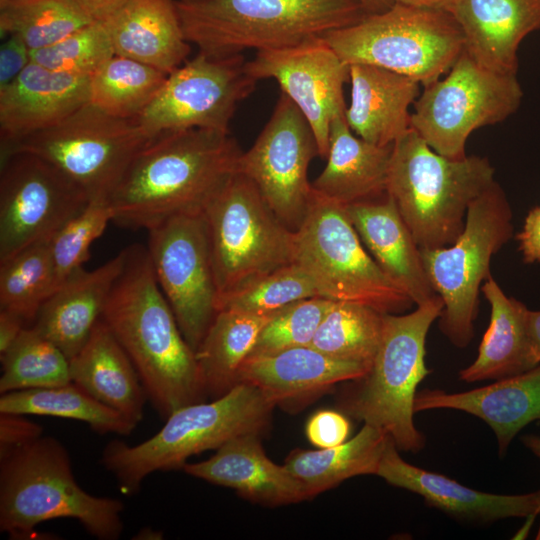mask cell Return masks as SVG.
Returning a JSON list of instances; mask_svg holds the SVG:
<instances>
[{
    "instance_id": "55",
    "label": "cell",
    "mask_w": 540,
    "mask_h": 540,
    "mask_svg": "<svg viewBox=\"0 0 540 540\" xmlns=\"http://www.w3.org/2000/svg\"><path fill=\"white\" fill-rule=\"evenodd\" d=\"M539 515H540V511H539ZM536 539H537V540H540V525H539L538 532H537V534H536Z\"/></svg>"
},
{
    "instance_id": "53",
    "label": "cell",
    "mask_w": 540,
    "mask_h": 540,
    "mask_svg": "<svg viewBox=\"0 0 540 540\" xmlns=\"http://www.w3.org/2000/svg\"><path fill=\"white\" fill-rule=\"evenodd\" d=\"M521 441L533 455L540 459V436L527 434L521 437Z\"/></svg>"
},
{
    "instance_id": "14",
    "label": "cell",
    "mask_w": 540,
    "mask_h": 540,
    "mask_svg": "<svg viewBox=\"0 0 540 540\" xmlns=\"http://www.w3.org/2000/svg\"><path fill=\"white\" fill-rule=\"evenodd\" d=\"M246 62L242 54L213 57L198 52L167 75L136 122L149 137L193 128L229 132L238 104L257 83Z\"/></svg>"
},
{
    "instance_id": "48",
    "label": "cell",
    "mask_w": 540,
    "mask_h": 540,
    "mask_svg": "<svg viewBox=\"0 0 540 540\" xmlns=\"http://www.w3.org/2000/svg\"><path fill=\"white\" fill-rule=\"evenodd\" d=\"M25 327L27 324L22 318L0 310V355L9 349Z\"/></svg>"
},
{
    "instance_id": "13",
    "label": "cell",
    "mask_w": 540,
    "mask_h": 540,
    "mask_svg": "<svg viewBox=\"0 0 540 540\" xmlns=\"http://www.w3.org/2000/svg\"><path fill=\"white\" fill-rule=\"evenodd\" d=\"M522 97L517 74L486 68L464 49L444 78L424 86L411 128L437 153L462 158L468 137L514 114Z\"/></svg>"
},
{
    "instance_id": "33",
    "label": "cell",
    "mask_w": 540,
    "mask_h": 540,
    "mask_svg": "<svg viewBox=\"0 0 540 540\" xmlns=\"http://www.w3.org/2000/svg\"><path fill=\"white\" fill-rule=\"evenodd\" d=\"M389 439L381 429L364 423L353 438L340 445L292 451L284 466L313 497L349 478L376 475Z\"/></svg>"
},
{
    "instance_id": "28",
    "label": "cell",
    "mask_w": 540,
    "mask_h": 540,
    "mask_svg": "<svg viewBox=\"0 0 540 540\" xmlns=\"http://www.w3.org/2000/svg\"><path fill=\"white\" fill-rule=\"evenodd\" d=\"M102 23L115 55L167 75L186 61L191 50L175 0H130Z\"/></svg>"
},
{
    "instance_id": "51",
    "label": "cell",
    "mask_w": 540,
    "mask_h": 540,
    "mask_svg": "<svg viewBox=\"0 0 540 540\" xmlns=\"http://www.w3.org/2000/svg\"><path fill=\"white\" fill-rule=\"evenodd\" d=\"M394 2L415 7L441 9L450 12L456 0H394Z\"/></svg>"
},
{
    "instance_id": "18",
    "label": "cell",
    "mask_w": 540,
    "mask_h": 540,
    "mask_svg": "<svg viewBox=\"0 0 540 540\" xmlns=\"http://www.w3.org/2000/svg\"><path fill=\"white\" fill-rule=\"evenodd\" d=\"M247 72L257 81L274 79L310 124L319 157L326 158L333 120L345 115L344 84L349 65L324 37L304 43L257 51L246 62Z\"/></svg>"
},
{
    "instance_id": "2",
    "label": "cell",
    "mask_w": 540,
    "mask_h": 540,
    "mask_svg": "<svg viewBox=\"0 0 540 540\" xmlns=\"http://www.w3.org/2000/svg\"><path fill=\"white\" fill-rule=\"evenodd\" d=\"M126 261L102 314L136 368L148 400L165 419L206 396L195 351L186 341L142 245Z\"/></svg>"
},
{
    "instance_id": "37",
    "label": "cell",
    "mask_w": 540,
    "mask_h": 540,
    "mask_svg": "<svg viewBox=\"0 0 540 540\" xmlns=\"http://www.w3.org/2000/svg\"><path fill=\"white\" fill-rule=\"evenodd\" d=\"M49 242L35 243L0 261V310L19 316L27 325L34 323L56 287Z\"/></svg>"
},
{
    "instance_id": "4",
    "label": "cell",
    "mask_w": 540,
    "mask_h": 540,
    "mask_svg": "<svg viewBox=\"0 0 540 540\" xmlns=\"http://www.w3.org/2000/svg\"><path fill=\"white\" fill-rule=\"evenodd\" d=\"M123 510L121 500L77 483L68 451L54 437L41 436L0 459V530L11 537L28 538L42 522L71 518L99 540H116Z\"/></svg>"
},
{
    "instance_id": "22",
    "label": "cell",
    "mask_w": 540,
    "mask_h": 540,
    "mask_svg": "<svg viewBox=\"0 0 540 540\" xmlns=\"http://www.w3.org/2000/svg\"><path fill=\"white\" fill-rule=\"evenodd\" d=\"M126 248L93 270L79 268L41 306L34 326L70 360L85 345L101 319L126 261Z\"/></svg>"
},
{
    "instance_id": "36",
    "label": "cell",
    "mask_w": 540,
    "mask_h": 540,
    "mask_svg": "<svg viewBox=\"0 0 540 540\" xmlns=\"http://www.w3.org/2000/svg\"><path fill=\"white\" fill-rule=\"evenodd\" d=\"M383 315L367 305L334 301L311 346L331 357L370 368L381 340Z\"/></svg>"
},
{
    "instance_id": "52",
    "label": "cell",
    "mask_w": 540,
    "mask_h": 540,
    "mask_svg": "<svg viewBox=\"0 0 540 540\" xmlns=\"http://www.w3.org/2000/svg\"><path fill=\"white\" fill-rule=\"evenodd\" d=\"M367 14L386 11L395 2L394 0H358Z\"/></svg>"
},
{
    "instance_id": "40",
    "label": "cell",
    "mask_w": 540,
    "mask_h": 540,
    "mask_svg": "<svg viewBox=\"0 0 540 540\" xmlns=\"http://www.w3.org/2000/svg\"><path fill=\"white\" fill-rule=\"evenodd\" d=\"M314 296H319L314 283L301 267L292 262L221 297L217 302V312L233 309L266 314Z\"/></svg>"
},
{
    "instance_id": "50",
    "label": "cell",
    "mask_w": 540,
    "mask_h": 540,
    "mask_svg": "<svg viewBox=\"0 0 540 540\" xmlns=\"http://www.w3.org/2000/svg\"><path fill=\"white\" fill-rule=\"evenodd\" d=\"M527 327L531 343L540 360V311L528 309Z\"/></svg>"
},
{
    "instance_id": "10",
    "label": "cell",
    "mask_w": 540,
    "mask_h": 540,
    "mask_svg": "<svg viewBox=\"0 0 540 540\" xmlns=\"http://www.w3.org/2000/svg\"><path fill=\"white\" fill-rule=\"evenodd\" d=\"M512 218L507 196L494 180L469 205L464 229L453 244L421 249L430 283L443 301L439 327L457 347L473 339L479 292L491 275L492 257L512 237Z\"/></svg>"
},
{
    "instance_id": "31",
    "label": "cell",
    "mask_w": 540,
    "mask_h": 540,
    "mask_svg": "<svg viewBox=\"0 0 540 540\" xmlns=\"http://www.w3.org/2000/svg\"><path fill=\"white\" fill-rule=\"evenodd\" d=\"M481 291L491 307L490 322L477 357L459 372L460 380H500L540 364L528 333V308L507 296L492 275L483 282Z\"/></svg>"
},
{
    "instance_id": "30",
    "label": "cell",
    "mask_w": 540,
    "mask_h": 540,
    "mask_svg": "<svg viewBox=\"0 0 540 540\" xmlns=\"http://www.w3.org/2000/svg\"><path fill=\"white\" fill-rule=\"evenodd\" d=\"M69 361L72 382L138 425L148 399L146 391L128 354L102 318Z\"/></svg>"
},
{
    "instance_id": "49",
    "label": "cell",
    "mask_w": 540,
    "mask_h": 540,
    "mask_svg": "<svg viewBox=\"0 0 540 540\" xmlns=\"http://www.w3.org/2000/svg\"><path fill=\"white\" fill-rule=\"evenodd\" d=\"M94 21L103 22L130 0H73Z\"/></svg>"
},
{
    "instance_id": "42",
    "label": "cell",
    "mask_w": 540,
    "mask_h": 540,
    "mask_svg": "<svg viewBox=\"0 0 540 540\" xmlns=\"http://www.w3.org/2000/svg\"><path fill=\"white\" fill-rule=\"evenodd\" d=\"M112 218L108 198H93L50 239L55 289L69 275L82 268L90 256L92 243L103 234Z\"/></svg>"
},
{
    "instance_id": "19",
    "label": "cell",
    "mask_w": 540,
    "mask_h": 540,
    "mask_svg": "<svg viewBox=\"0 0 540 540\" xmlns=\"http://www.w3.org/2000/svg\"><path fill=\"white\" fill-rule=\"evenodd\" d=\"M376 475L389 484L420 495L427 504L457 518L493 522L540 511V489L526 494L486 493L414 466L401 458L390 438Z\"/></svg>"
},
{
    "instance_id": "29",
    "label": "cell",
    "mask_w": 540,
    "mask_h": 540,
    "mask_svg": "<svg viewBox=\"0 0 540 540\" xmlns=\"http://www.w3.org/2000/svg\"><path fill=\"white\" fill-rule=\"evenodd\" d=\"M392 146L358 137L345 115L335 118L330 127L327 163L312 187L343 206L383 196L387 193Z\"/></svg>"
},
{
    "instance_id": "16",
    "label": "cell",
    "mask_w": 540,
    "mask_h": 540,
    "mask_svg": "<svg viewBox=\"0 0 540 540\" xmlns=\"http://www.w3.org/2000/svg\"><path fill=\"white\" fill-rule=\"evenodd\" d=\"M147 231L157 282L196 351L217 314L218 300L204 215L174 216Z\"/></svg>"
},
{
    "instance_id": "17",
    "label": "cell",
    "mask_w": 540,
    "mask_h": 540,
    "mask_svg": "<svg viewBox=\"0 0 540 540\" xmlns=\"http://www.w3.org/2000/svg\"><path fill=\"white\" fill-rule=\"evenodd\" d=\"M319 156L313 130L281 92L254 144L242 152L238 172L250 179L279 220L291 231L302 224L312 198L308 168Z\"/></svg>"
},
{
    "instance_id": "20",
    "label": "cell",
    "mask_w": 540,
    "mask_h": 540,
    "mask_svg": "<svg viewBox=\"0 0 540 540\" xmlns=\"http://www.w3.org/2000/svg\"><path fill=\"white\" fill-rule=\"evenodd\" d=\"M90 77L30 62L0 89V138L9 142L48 128L89 103Z\"/></svg>"
},
{
    "instance_id": "3",
    "label": "cell",
    "mask_w": 540,
    "mask_h": 540,
    "mask_svg": "<svg viewBox=\"0 0 540 540\" xmlns=\"http://www.w3.org/2000/svg\"><path fill=\"white\" fill-rule=\"evenodd\" d=\"M190 44L227 57L295 46L360 21L358 0H175Z\"/></svg>"
},
{
    "instance_id": "47",
    "label": "cell",
    "mask_w": 540,
    "mask_h": 540,
    "mask_svg": "<svg viewBox=\"0 0 540 540\" xmlns=\"http://www.w3.org/2000/svg\"><path fill=\"white\" fill-rule=\"evenodd\" d=\"M519 250L525 263L540 264V206L529 210L523 229L517 234Z\"/></svg>"
},
{
    "instance_id": "24",
    "label": "cell",
    "mask_w": 540,
    "mask_h": 540,
    "mask_svg": "<svg viewBox=\"0 0 540 540\" xmlns=\"http://www.w3.org/2000/svg\"><path fill=\"white\" fill-rule=\"evenodd\" d=\"M465 51L491 70L517 74L523 39L540 30V0H456L450 10Z\"/></svg>"
},
{
    "instance_id": "11",
    "label": "cell",
    "mask_w": 540,
    "mask_h": 540,
    "mask_svg": "<svg viewBox=\"0 0 540 540\" xmlns=\"http://www.w3.org/2000/svg\"><path fill=\"white\" fill-rule=\"evenodd\" d=\"M203 215L218 300L293 262L294 232L243 174L228 181Z\"/></svg>"
},
{
    "instance_id": "43",
    "label": "cell",
    "mask_w": 540,
    "mask_h": 540,
    "mask_svg": "<svg viewBox=\"0 0 540 540\" xmlns=\"http://www.w3.org/2000/svg\"><path fill=\"white\" fill-rule=\"evenodd\" d=\"M333 302L322 296H314L282 308L264 326L248 357L311 345Z\"/></svg>"
},
{
    "instance_id": "32",
    "label": "cell",
    "mask_w": 540,
    "mask_h": 540,
    "mask_svg": "<svg viewBox=\"0 0 540 540\" xmlns=\"http://www.w3.org/2000/svg\"><path fill=\"white\" fill-rule=\"evenodd\" d=\"M278 311L255 314L222 309L217 312L195 351L205 395L219 398L237 384L242 363L264 326Z\"/></svg>"
},
{
    "instance_id": "25",
    "label": "cell",
    "mask_w": 540,
    "mask_h": 540,
    "mask_svg": "<svg viewBox=\"0 0 540 540\" xmlns=\"http://www.w3.org/2000/svg\"><path fill=\"white\" fill-rule=\"evenodd\" d=\"M259 436L235 437L220 446L211 458L186 463L183 470L262 504L284 505L310 498L305 486L284 465H277L266 456Z\"/></svg>"
},
{
    "instance_id": "5",
    "label": "cell",
    "mask_w": 540,
    "mask_h": 540,
    "mask_svg": "<svg viewBox=\"0 0 540 540\" xmlns=\"http://www.w3.org/2000/svg\"><path fill=\"white\" fill-rule=\"evenodd\" d=\"M494 175L486 157H445L410 128L392 146L387 193L418 246L440 248L460 236L469 205Z\"/></svg>"
},
{
    "instance_id": "21",
    "label": "cell",
    "mask_w": 540,
    "mask_h": 540,
    "mask_svg": "<svg viewBox=\"0 0 540 540\" xmlns=\"http://www.w3.org/2000/svg\"><path fill=\"white\" fill-rule=\"evenodd\" d=\"M344 207L375 262L415 305L438 296L426 273L421 248L388 193Z\"/></svg>"
},
{
    "instance_id": "27",
    "label": "cell",
    "mask_w": 540,
    "mask_h": 540,
    "mask_svg": "<svg viewBox=\"0 0 540 540\" xmlns=\"http://www.w3.org/2000/svg\"><path fill=\"white\" fill-rule=\"evenodd\" d=\"M351 100L345 111L358 137L380 146L393 145L411 128L409 108L420 83L408 76L369 64L349 65Z\"/></svg>"
},
{
    "instance_id": "39",
    "label": "cell",
    "mask_w": 540,
    "mask_h": 540,
    "mask_svg": "<svg viewBox=\"0 0 540 540\" xmlns=\"http://www.w3.org/2000/svg\"><path fill=\"white\" fill-rule=\"evenodd\" d=\"M95 22L73 0H9L0 5V33L20 37L30 50L50 46Z\"/></svg>"
},
{
    "instance_id": "44",
    "label": "cell",
    "mask_w": 540,
    "mask_h": 540,
    "mask_svg": "<svg viewBox=\"0 0 540 540\" xmlns=\"http://www.w3.org/2000/svg\"><path fill=\"white\" fill-rule=\"evenodd\" d=\"M350 432L347 418L334 410H320L306 424V436L319 449L344 443Z\"/></svg>"
},
{
    "instance_id": "45",
    "label": "cell",
    "mask_w": 540,
    "mask_h": 540,
    "mask_svg": "<svg viewBox=\"0 0 540 540\" xmlns=\"http://www.w3.org/2000/svg\"><path fill=\"white\" fill-rule=\"evenodd\" d=\"M42 431L25 415L0 413V459L38 439Z\"/></svg>"
},
{
    "instance_id": "8",
    "label": "cell",
    "mask_w": 540,
    "mask_h": 540,
    "mask_svg": "<svg viewBox=\"0 0 540 540\" xmlns=\"http://www.w3.org/2000/svg\"><path fill=\"white\" fill-rule=\"evenodd\" d=\"M326 42L348 65L369 64L428 85L446 74L464 50L453 15L394 3L380 13L331 31Z\"/></svg>"
},
{
    "instance_id": "34",
    "label": "cell",
    "mask_w": 540,
    "mask_h": 540,
    "mask_svg": "<svg viewBox=\"0 0 540 540\" xmlns=\"http://www.w3.org/2000/svg\"><path fill=\"white\" fill-rule=\"evenodd\" d=\"M0 413L78 420L100 434L129 435L137 424L96 400L74 382L1 394Z\"/></svg>"
},
{
    "instance_id": "15",
    "label": "cell",
    "mask_w": 540,
    "mask_h": 540,
    "mask_svg": "<svg viewBox=\"0 0 540 540\" xmlns=\"http://www.w3.org/2000/svg\"><path fill=\"white\" fill-rule=\"evenodd\" d=\"M90 200L46 160L27 152L1 154L0 261L50 240Z\"/></svg>"
},
{
    "instance_id": "6",
    "label": "cell",
    "mask_w": 540,
    "mask_h": 540,
    "mask_svg": "<svg viewBox=\"0 0 540 540\" xmlns=\"http://www.w3.org/2000/svg\"><path fill=\"white\" fill-rule=\"evenodd\" d=\"M274 407L259 389L239 383L212 402L175 410L155 435L137 445L109 442L101 463L115 477L122 493L133 494L156 471L183 468L191 456L218 449L235 437L261 435Z\"/></svg>"
},
{
    "instance_id": "9",
    "label": "cell",
    "mask_w": 540,
    "mask_h": 540,
    "mask_svg": "<svg viewBox=\"0 0 540 540\" xmlns=\"http://www.w3.org/2000/svg\"><path fill=\"white\" fill-rule=\"evenodd\" d=\"M293 262L319 296L399 314L414 304L365 250L345 207L314 188L307 214L294 231Z\"/></svg>"
},
{
    "instance_id": "38",
    "label": "cell",
    "mask_w": 540,
    "mask_h": 540,
    "mask_svg": "<svg viewBox=\"0 0 540 540\" xmlns=\"http://www.w3.org/2000/svg\"><path fill=\"white\" fill-rule=\"evenodd\" d=\"M0 359L1 394L58 387L72 382L68 357L32 325L22 330Z\"/></svg>"
},
{
    "instance_id": "7",
    "label": "cell",
    "mask_w": 540,
    "mask_h": 540,
    "mask_svg": "<svg viewBox=\"0 0 540 540\" xmlns=\"http://www.w3.org/2000/svg\"><path fill=\"white\" fill-rule=\"evenodd\" d=\"M442 310L438 295L407 314L384 313L377 353L344 402L350 416L384 431L399 450L417 452L425 445L415 426L414 403L419 383L431 373L425 342Z\"/></svg>"
},
{
    "instance_id": "35",
    "label": "cell",
    "mask_w": 540,
    "mask_h": 540,
    "mask_svg": "<svg viewBox=\"0 0 540 540\" xmlns=\"http://www.w3.org/2000/svg\"><path fill=\"white\" fill-rule=\"evenodd\" d=\"M167 74L142 62L114 55L89 83V103L122 119H135L154 99Z\"/></svg>"
},
{
    "instance_id": "1",
    "label": "cell",
    "mask_w": 540,
    "mask_h": 540,
    "mask_svg": "<svg viewBox=\"0 0 540 540\" xmlns=\"http://www.w3.org/2000/svg\"><path fill=\"white\" fill-rule=\"evenodd\" d=\"M242 152L229 132L193 128L153 136L108 197L112 222L149 230L174 216L204 214L238 172Z\"/></svg>"
},
{
    "instance_id": "41",
    "label": "cell",
    "mask_w": 540,
    "mask_h": 540,
    "mask_svg": "<svg viewBox=\"0 0 540 540\" xmlns=\"http://www.w3.org/2000/svg\"><path fill=\"white\" fill-rule=\"evenodd\" d=\"M115 55L102 22L84 26L58 42L30 51L31 61L75 76H93Z\"/></svg>"
},
{
    "instance_id": "23",
    "label": "cell",
    "mask_w": 540,
    "mask_h": 540,
    "mask_svg": "<svg viewBox=\"0 0 540 540\" xmlns=\"http://www.w3.org/2000/svg\"><path fill=\"white\" fill-rule=\"evenodd\" d=\"M414 409H454L482 419L493 430L502 456L525 426L540 421V364L469 391L424 389L417 392Z\"/></svg>"
},
{
    "instance_id": "26",
    "label": "cell",
    "mask_w": 540,
    "mask_h": 540,
    "mask_svg": "<svg viewBox=\"0 0 540 540\" xmlns=\"http://www.w3.org/2000/svg\"><path fill=\"white\" fill-rule=\"evenodd\" d=\"M368 369L365 364L331 357L311 345L298 346L247 357L238 371L237 384L256 387L277 405L308 397L339 382L357 380Z\"/></svg>"
},
{
    "instance_id": "54",
    "label": "cell",
    "mask_w": 540,
    "mask_h": 540,
    "mask_svg": "<svg viewBox=\"0 0 540 540\" xmlns=\"http://www.w3.org/2000/svg\"><path fill=\"white\" fill-rule=\"evenodd\" d=\"M538 515H539L538 513H533V514L527 515L525 517L526 518L525 522L519 528V530L516 532L513 539H525V538H527L530 531H531V529H532V527H533L534 520Z\"/></svg>"
},
{
    "instance_id": "56",
    "label": "cell",
    "mask_w": 540,
    "mask_h": 540,
    "mask_svg": "<svg viewBox=\"0 0 540 540\" xmlns=\"http://www.w3.org/2000/svg\"><path fill=\"white\" fill-rule=\"evenodd\" d=\"M7 1H9V0H0V5L6 3Z\"/></svg>"
},
{
    "instance_id": "12",
    "label": "cell",
    "mask_w": 540,
    "mask_h": 540,
    "mask_svg": "<svg viewBox=\"0 0 540 540\" xmlns=\"http://www.w3.org/2000/svg\"><path fill=\"white\" fill-rule=\"evenodd\" d=\"M151 138L135 119L114 117L87 103L53 126L1 143V154H34L59 169L91 199L108 198Z\"/></svg>"
},
{
    "instance_id": "46",
    "label": "cell",
    "mask_w": 540,
    "mask_h": 540,
    "mask_svg": "<svg viewBox=\"0 0 540 540\" xmlns=\"http://www.w3.org/2000/svg\"><path fill=\"white\" fill-rule=\"evenodd\" d=\"M30 51L20 37L4 38L0 47V89L10 84L31 62Z\"/></svg>"
}]
</instances>
